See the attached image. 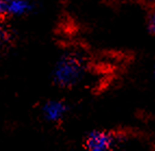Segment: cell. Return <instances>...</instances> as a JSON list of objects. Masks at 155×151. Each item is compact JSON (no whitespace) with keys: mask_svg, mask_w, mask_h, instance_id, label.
I'll return each instance as SVG.
<instances>
[{"mask_svg":"<svg viewBox=\"0 0 155 151\" xmlns=\"http://www.w3.org/2000/svg\"><path fill=\"white\" fill-rule=\"evenodd\" d=\"M147 27H149V31H150L151 34H153L155 36V11L151 13L150 18H149Z\"/></svg>","mask_w":155,"mask_h":151,"instance_id":"cell-5","label":"cell"},{"mask_svg":"<svg viewBox=\"0 0 155 151\" xmlns=\"http://www.w3.org/2000/svg\"><path fill=\"white\" fill-rule=\"evenodd\" d=\"M5 5H7V0H0V16L5 14Z\"/></svg>","mask_w":155,"mask_h":151,"instance_id":"cell-6","label":"cell"},{"mask_svg":"<svg viewBox=\"0 0 155 151\" xmlns=\"http://www.w3.org/2000/svg\"><path fill=\"white\" fill-rule=\"evenodd\" d=\"M42 116L50 123L60 122L67 112V106L62 100H49L42 106Z\"/></svg>","mask_w":155,"mask_h":151,"instance_id":"cell-3","label":"cell"},{"mask_svg":"<svg viewBox=\"0 0 155 151\" xmlns=\"http://www.w3.org/2000/svg\"><path fill=\"white\" fill-rule=\"evenodd\" d=\"M153 74H154V77H155V65H154V71H153Z\"/></svg>","mask_w":155,"mask_h":151,"instance_id":"cell-7","label":"cell"},{"mask_svg":"<svg viewBox=\"0 0 155 151\" xmlns=\"http://www.w3.org/2000/svg\"><path fill=\"white\" fill-rule=\"evenodd\" d=\"M33 10L34 3L31 0H7L5 14H8V15H25Z\"/></svg>","mask_w":155,"mask_h":151,"instance_id":"cell-4","label":"cell"},{"mask_svg":"<svg viewBox=\"0 0 155 151\" xmlns=\"http://www.w3.org/2000/svg\"><path fill=\"white\" fill-rule=\"evenodd\" d=\"M85 73V66L79 57L75 55H64L55 63L52 78L54 84L63 88H68L78 83Z\"/></svg>","mask_w":155,"mask_h":151,"instance_id":"cell-1","label":"cell"},{"mask_svg":"<svg viewBox=\"0 0 155 151\" xmlns=\"http://www.w3.org/2000/svg\"><path fill=\"white\" fill-rule=\"evenodd\" d=\"M114 137L105 130H92L87 135L85 147L90 151H106L112 149Z\"/></svg>","mask_w":155,"mask_h":151,"instance_id":"cell-2","label":"cell"},{"mask_svg":"<svg viewBox=\"0 0 155 151\" xmlns=\"http://www.w3.org/2000/svg\"><path fill=\"white\" fill-rule=\"evenodd\" d=\"M151 1H155V0H151Z\"/></svg>","mask_w":155,"mask_h":151,"instance_id":"cell-8","label":"cell"}]
</instances>
